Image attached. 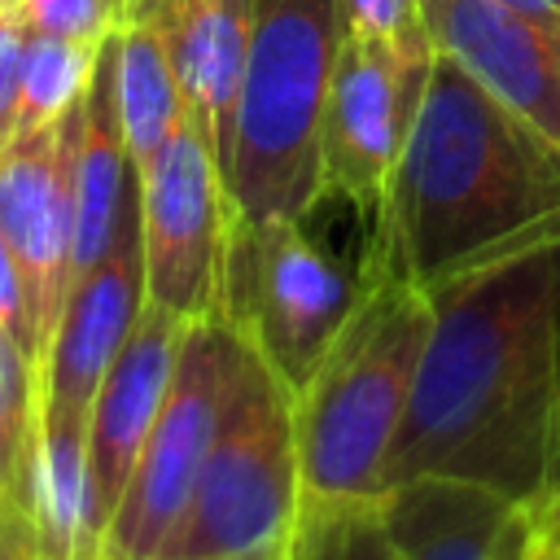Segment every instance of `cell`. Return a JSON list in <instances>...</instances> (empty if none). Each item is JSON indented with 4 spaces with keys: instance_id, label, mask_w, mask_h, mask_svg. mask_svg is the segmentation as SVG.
I'll list each match as a JSON object with an SVG mask.
<instances>
[{
    "instance_id": "9a60e30c",
    "label": "cell",
    "mask_w": 560,
    "mask_h": 560,
    "mask_svg": "<svg viewBox=\"0 0 560 560\" xmlns=\"http://www.w3.org/2000/svg\"><path fill=\"white\" fill-rule=\"evenodd\" d=\"M136 188V166L127 158L118 118V31L96 48L92 83L79 101V144H74V223H70V284L88 276L118 236L127 192Z\"/></svg>"
},
{
    "instance_id": "7a4b0ae2",
    "label": "cell",
    "mask_w": 560,
    "mask_h": 560,
    "mask_svg": "<svg viewBox=\"0 0 560 560\" xmlns=\"http://www.w3.org/2000/svg\"><path fill=\"white\" fill-rule=\"evenodd\" d=\"M560 236V144L433 57L416 122L381 197L368 262L438 289Z\"/></svg>"
},
{
    "instance_id": "d4e9b609",
    "label": "cell",
    "mask_w": 560,
    "mask_h": 560,
    "mask_svg": "<svg viewBox=\"0 0 560 560\" xmlns=\"http://www.w3.org/2000/svg\"><path fill=\"white\" fill-rule=\"evenodd\" d=\"M0 560H31V521L13 499L0 503Z\"/></svg>"
},
{
    "instance_id": "8992f818",
    "label": "cell",
    "mask_w": 560,
    "mask_h": 560,
    "mask_svg": "<svg viewBox=\"0 0 560 560\" xmlns=\"http://www.w3.org/2000/svg\"><path fill=\"white\" fill-rule=\"evenodd\" d=\"M368 280L372 262H346L306 228V219L258 228L232 223L223 319L298 394Z\"/></svg>"
},
{
    "instance_id": "7c38bea8",
    "label": "cell",
    "mask_w": 560,
    "mask_h": 560,
    "mask_svg": "<svg viewBox=\"0 0 560 560\" xmlns=\"http://www.w3.org/2000/svg\"><path fill=\"white\" fill-rule=\"evenodd\" d=\"M184 332L188 319L144 302L140 319L131 324L122 350L114 354L92 398L88 442H83V542H101L109 516L118 512L140 446L171 389Z\"/></svg>"
},
{
    "instance_id": "4316f807",
    "label": "cell",
    "mask_w": 560,
    "mask_h": 560,
    "mask_svg": "<svg viewBox=\"0 0 560 560\" xmlns=\"http://www.w3.org/2000/svg\"><path fill=\"white\" fill-rule=\"evenodd\" d=\"M105 4H109V18H114V31H118V26H131L136 22V13H140L144 0H105Z\"/></svg>"
},
{
    "instance_id": "6da1fadb",
    "label": "cell",
    "mask_w": 560,
    "mask_h": 560,
    "mask_svg": "<svg viewBox=\"0 0 560 560\" xmlns=\"http://www.w3.org/2000/svg\"><path fill=\"white\" fill-rule=\"evenodd\" d=\"M560 451V236L429 289L411 398L381 468L534 512Z\"/></svg>"
},
{
    "instance_id": "52a82bcc",
    "label": "cell",
    "mask_w": 560,
    "mask_h": 560,
    "mask_svg": "<svg viewBox=\"0 0 560 560\" xmlns=\"http://www.w3.org/2000/svg\"><path fill=\"white\" fill-rule=\"evenodd\" d=\"M236 337L241 332L228 319L188 324L162 411L101 538V551L109 560H153L166 534L175 529L223 420Z\"/></svg>"
},
{
    "instance_id": "ac0fdd59",
    "label": "cell",
    "mask_w": 560,
    "mask_h": 560,
    "mask_svg": "<svg viewBox=\"0 0 560 560\" xmlns=\"http://www.w3.org/2000/svg\"><path fill=\"white\" fill-rule=\"evenodd\" d=\"M101 44H74L57 35L26 31L22 44V79H18V131H39L52 127L61 114H70L96 66Z\"/></svg>"
},
{
    "instance_id": "44dd1931",
    "label": "cell",
    "mask_w": 560,
    "mask_h": 560,
    "mask_svg": "<svg viewBox=\"0 0 560 560\" xmlns=\"http://www.w3.org/2000/svg\"><path fill=\"white\" fill-rule=\"evenodd\" d=\"M22 22L39 35L74 39V44H101L114 31L105 0H13Z\"/></svg>"
},
{
    "instance_id": "4fadbf2b",
    "label": "cell",
    "mask_w": 560,
    "mask_h": 560,
    "mask_svg": "<svg viewBox=\"0 0 560 560\" xmlns=\"http://www.w3.org/2000/svg\"><path fill=\"white\" fill-rule=\"evenodd\" d=\"M136 22H149L158 31L175 66L188 118L206 136L228 184L254 0H144Z\"/></svg>"
},
{
    "instance_id": "ffe728a7",
    "label": "cell",
    "mask_w": 560,
    "mask_h": 560,
    "mask_svg": "<svg viewBox=\"0 0 560 560\" xmlns=\"http://www.w3.org/2000/svg\"><path fill=\"white\" fill-rule=\"evenodd\" d=\"M341 35L394 44V48H420L433 44L420 18V0H337Z\"/></svg>"
},
{
    "instance_id": "603a6c76",
    "label": "cell",
    "mask_w": 560,
    "mask_h": 560,
    "mask_svg": "<svg viewBox=\"0 0 560 560\" xmlns=\"http://www.w3.org/2000/svg\"><path fill=\"white\" fill-rule=\"evenodd\" d=\"M26 22L18 4L0 9V153L18 136V79H22V44H26Z\"/></svg>"
},
{
    "instance_id": "7402d4cb",
    "label": "cell",
    "mask_w": 560,
    "mask_h": 560,
    "mask_svg": "<svg viewBox=\"0 0 560 560\" xmlns=\"http://www.w3.org/2000/svg\"><path fill=\"white\" fill-rule=\"evenodd\" d=\"M0 332L35 363L39 372V337H35V319H31V298H26V280L22 267L9 249V241L0 236Z\"/></svg>"
},
{
    "instance_id": "3957f363",
    "label": "cell",
    "mask_w": 560,
    "mask_h": 560,
    "mask_svg": "<svg viewBox=\"0 0 560 560\" xmlns=\"http://www.w3.org/2000/svg\"><path fill=\"white\" fill-rule=\"evenodd\" d=\"M429 332V293L372 267L363 298L293 394L298 472L311 499H381Z\"/></svg>"
},
{
    "instance_id": "f546056e",
    "label": "cell",
    "mask_w": 560,
    "mask_h": 560,
    "mask_svg": "<svg viewBox=\"0 0 560 560\" xmlns=\"http://www.w3.org/2000/svg\"><path fill=\"white\" fill-rule=\"evenodd\" d=\"M232 560H280V542H276V547H262V551H245V556H232Z\"/></svg>"
},
{
    "instance_id": "d6986e66",
    "label": "cell",
    "mask_w": 560,
    "mask_h": 560,
    "mask_svg": "<svg viewBox=\"0 0 560 560\" xmlns=\"http://www.w3.org/2000/svg\"><path fill=\"white\" fill-rule=\"evenodd\" d=\"M35 433V363L0 332V503L13 494L22 451Z\"/></svg>"
},
{
    "instance_id": "5b68a950",
    "label": "cell",
    "mask_w": 560,
    "mask_h": 560,
    "mask_svg": "<svg viewBox=\"0 0 560 560\" xmlns=\"http://www.w3.org/2000/svg\"><path fill=\"white\" fill-rule=\"evenodd\" d=\"M302 503L293 389L236 337L228 402L201 477L153 560H232L284 542Z\"/></svg>"
},
{
    "instance_id": "5bb4252c",
    "label": "cell",
    "mask_w": 560,
    "mask_h": 560,
    "mask_svg": "<svg viewBox=\"0 0 560 560\" xmlns=\"http://www.w3.org/2000/svg\"><path fill=\"white\" fill-rule=\"evenodd\" d=\"M398 560H525L534 512L464 481H402L381 494Z\"/></svg>"
},
{
    "instance_id": "8fae6325",
    "label": "cell",
    "mask_w": 560,
    "mask_h": 560,
    "mask_svg": "<svg viewBox=\"0 0 560 560\" xmlns=\"http://www.w3.org/2000/svg\"><path fill=\"white\" fill-rule=\"evenodd\" d=\"M74 144L79 105L52 127L18 131L0 153V236L9 241L39 337V359L70 289V223H74Z\"/></svg>"
},
{
    "instance_id": "ba28073f",
    "label": "cell",
    "mask_w": 560,
    "mask_h": 560,
    "mask_svg": "<svg viewBox=\"0 0 560 560\" xmlns=\"http://www.w3.org/2000/svg\"><path fill=\"white\" fill-rule=\"evenodd\" d=\"M136 184L144 302L188 324L223 319L232 201L219 162L192 118H184L158 158L136 171Z\"/></svg>"
},
{
    "instance_id": "484cf974",
    "label": "cell",
    "mask_w": 560,
    "mask_h": 560,
    "mask_svg": "<svg viewBox=\"0 0 560 560\" xmlns=\"http://www.w3.org/2000/svg\"><path fill=\"white\" fill-rule=\"evenodd\" d=\"M31 560H109L101 542H74V547H39L31 534Z\"/></svg>"
},
{
    "instance_id": "e0dca14e",
    "label": "cell",
    "mask_w": 560,
    "mask_h": 560,
    "mask_svg": "<svg viewBox=\"0 0 560 560\" xmlns=\"http://www.w3.org/2000/svg\"><path fill=\"white\" fill-rule=\"evenodd\" d=\"M280 560H398V542L381 499H311L302 494Z\"/></svg>"
},
{
    "instance_id": "2e32d148",
    "label": "cell",
    "mask_w": 560,
    "mask_h": 560,
    "mask_svg": "<svg viewBox=\"0 0 560 560\" xmlns=\"http://www.w3.org/2000/svg\"><path fill=\"white\" fill-rule=\"evenodd\" d=\"M118 118L136 171L153 162L171 131L188 118L175 66L149 22L118 26Z\"/></svg>"
},
{
    "instance_id": "1f68e13d",
    "label": "cell",
    "mask_w": 560,
    "mask_h": 560,
    "mask_svg": "<svg viewBox=\"0 0 560 560\" xmlns=\"http://www.w3.org/2000/svg\"><path fill=\"white\" fill-rule=\"evenodd\" d=\"M556 556H560V547H556Z\"/></svg>"
},
{
    "instance_id": "cb8c5ba5",
    "label": "cell",
    "mask_w": 560,
    "mask_h": 560,
    "mask_svg": "<svg viewBox=\"0 0 560 560\" xmlns=\"http://www.w3.org/2000/svg\"><path fill=\"white\" fill-rule=\"evenodd\" d=\"M534 529H538L542 542L560 547V451H556V464L547 472V486H542V494L534 503Z\"/></svg>"
},
{
    "instance_id": "277c9868",
    "label": "cell",
    "mask_w": 560,
    "mask_h": 560,
    "mask_svg": "<svg viewBox=\"0 0 560 560\" xmlns=\"http://www.w3.org/2000/svg\"><path fill=\"white\" fill-rule=\"evenodd\" d=\"M337 44V0H254L228 162L232 223L302 219L315 206Z\"/></svg>"
},
{
    "instance_id": "f1b7e54d",
    "label": "cell",
    "mask_w": 560,
    "mask_h": 560,
    "mask_svg": "<svg viewBox=\"0 0 560 560\" xmlns=\"http://www.w3.org/2000/svg\"><path fill=\"white\" fill-rule=\"evenodd\" d=\"M525 560H560V556H556V547H551V542H542V538H538V542L529 547V556H525Z\"/></svg>"
},
{
    "instance_id": "9c48e42d",
    "label": "cell",
    "mask_w": 560,
    "mask_h": 560,
    "mask_svg": "<svg viewBox=\"0 0 560 560\" xmlns=\"http://www.w3.org/2000/svg\"><path fill=\"white\" fill-rule=\"evenodd\" d=\"M433 57V44L394 48L341 35L319 122V197L346 201L376 219Z\"/></svg>"
},
{
    "instance_id": "4dcf8cb0",
    "label": "cell",
    "mask_w": 560,
    "mask_h": 560,
    "mask_svg": "<svg viewBox=\"0 0 560 560\" xmlns=\"http://www.w3.org/2000/svg\"><path fill=\"white\" fill-rule=\"evenodd\" d=\"M4 4H13V0H0V9H4Z\"/></svg>"
},
{
    "instance_id": "83f0119b",
    "label": "cell",
    "mask_w": 560,
    "mask_h": 560,
    "mask_svg": "<svg viewBox=\"0 0 560 560\" xmlns=\"http://www.w3.org/2000/svg\"><path fill=\"white\" fill-rule=\"evenodd\" d=\"M503 4H516V9H534V13H556V18H560V0H503Z\"/></svg>"
},
{
    "instance_id": "30bf717a",
    "label": "cell",
    "mask_w": 560,
    "mask_h": 560,
    "mask_svg": "<svg viewBox=\"0 0 560 560\" xmlns=\"http://www.w3.org/2000/svg\"><path fill=\"white\" fill-rule=\"evenodd\" d=\"M433 52L560 144V18L503 0H420Z\"/></svg>"
}]
</instances>
